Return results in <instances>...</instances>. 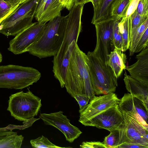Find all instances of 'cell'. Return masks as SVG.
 Listing matches in <instances>:
<instances>
[{
    "mask_svg": "<svg viewBox=\"0 0 148 148\" xmlns=\"http://www.w3.org/2000/svg\"><path fill=\"white\" fill-rule=\"evenodd\" d=\"M119 128L111 131L110 134L105 137L102 143L106 148H118L119 144Z\"/></svg>",
    "mask_w": 148,
    "mask_h": 148,
    "instance_id": "24",
    "label": "cell"
},
{
    "mask_svg": "<svg viewBox=\"0 0 148 148\" xmlns=\"http://www.w3.org/2000/svg\"><path fill=\"white\" fill-rule=\"evenodd\" d=\"M2 60V56L1 54V53L0 52V63L1 62Z\"/></svg>",
    "mask_w": 148,
    "mask_h": 148,
    "instance_id": "39",
    "label": "cell"
},
{
    "mask_svg": "<svg viewBox=\"0 0 148 148\" xmlns=\"http://www.w3.org/2000/svg\"><path fill=\"white\" fill-rule=\"evenodd\" d=\"M41 106V99L28 89L26 92L21 91L11 95L7 110L15 119L25 121L37 115Z\"/></svg>",
    "mask_w": 148,
    "mask_h": 148,
    "instance_id": "6",
    "label": "cell"
},
{
    "mask_svg": "<svg viewBox=\"0 0 148 148\" xmlns=\"http://www.w3.org/2000/svg\"><path fill=\"white\" fill-rule=\"evenodd\" d=\"M64 8L70 11L75 5V0H59Z\"/></svg>",
    "mask_w": 148,
    "mask_h": 148,
    "instance_id": "34",
    "label": "cell"
},
{
    "mask_svg": "<svg viewBox=\"0 0 148 148\" xmlns=\"http://www.w3.org/2000/svg\"><path fill=\"white\" fill-rule=\"evenodd\" d=\"M45 24L34 23L18 33L10 41L9 51L15 55L26 52V49L40 37Z\"/></svg>",
    "mask_w": 148,
    "mask_h": 148,
    "instance_id": "10",
    "label": "cell"
},
{
    "mask_svg": "<svg viewBox=\"0 0 148 148\" xmlns=\"http://www.w3.org/2000/svg\"><path fill=\"white\" fill-rule=\"evenodd\" d=\"M88 69L95 95L114 92L118 86L117 79L111 67L93 52L86 54Z\"/></svg>",
    "mask_w": 148,
    "mask_h": 148,
    "instance_id": "3",
    "label": "cell"
},
{
    "mask_svg": "<svg viewBox=\"0 0 148 148\" xmlns=\"http://www.w3.org/2000/svg\"><path fill=\"white\" fill-rule=\"evenodd\" d=\"M119 106L122 112L130 114L148 130V108L143 101L128 93L120 99Z\"/></svg>",
    "mask_w": 148,
    "mask_h": 148,
    "instance_id": "14",
    "label": "cell"
},
{
    "mask_svg": "<svg viewBox=\"0 0 148 148\" xmlns=\"http://www.w3.org/2000/svg\"><path fill=\"white\" fill-rule=\"evenodd\" d=\"M31 144L35 148H63L70 147H62L56 146L51 142L46 137L42 136L30 141Z\"/></svg>",
    "mask_w": 148,
    "mask_h": 148,
    "instance_id": "25",
    "label": "cell"
},
{
    "mask_svg": "<svg viewBox=\"0 0 148 148\" xmlns=\"http://www.w3.org/2000/svg\"><path fill=\"white\" fill-rule=\"evenodd\" d=\"M63 18L60 16L46 23L40 37L26 49V52L40 59L56 56L65 35V25Z\"/></svg>",
    "mask_w": 148,
    "mask_h": 148,
    "instance_id": "2",
    "label": "cell"
},
{
    "mask_svg": "<svg viewBox=\"0 0 148 148\" xmlns=\"http://www.w3.org/2000/svg\"><path fill=\"white\" fill-rule=\"evenodd\" d=\"M121 19H116L115 20L113 29V42L115 47L121 49L123 51L122 38L118 26Z\"/></svg>",
    "mask_w": 148,
    "mask_h": 148,
    "instance_id": "27",
    "label": "cell"
},
{
    "mask_svg": "<svg viewBox=\"0 0 148 148\" xmlns=\"http://www.w3.org/2000/svg\"><path fill=\"white\" fill-rule=\"evenodd\" d=\"M131 19V37L138 28L148 18V16H142L135 11L130 16Z\"/></svg>",
    "mask_w": 148,
    "mask_h": 148,
    "instance_id": "28",
    "label": "cell"
},
{
    "mask_svg": "<svg viewBox=\"0 0 148 148\" xmlns=\"http://www.w3.org/2000/svg\"><path fill=\"white\" fill-rule=\"evenodd\" d=\"M81 148H106L102 142H83L80 145Z\"/></svg>",
    "mask_w": 148,
    "mask_h": 148,
    "instance_id": "32",
    "label": "cell"
},
{
    "mask_svg": "<svg viewBox=\"0 0 148 148\" xmlns=\"http://www.w3.org/2000/svg\"><path fill=\"white\" fill-rule=\"evenodd\" d=\"M101 0H92V3L94 8V13L97 10L99 6Z\"/></svg>",
    "mask_w": 148,
    "mask_h": 148,
    "instance_id": "36",
    "label": "cell"
},
{
    "mask_svg": "<svg viewBox=\"0 0 148 148\" xmlns=\"http://www.w3.org/2000/svg\"><path fill=\"white\" fill-rule=\"evenodd\" d=\"M40 73L32 67L10 64L0 66V88L22 89L36 82Z\"/></svg>",
    "mask_w": 148,
    "mask_h": 148,
    "instance_id": "4",
    "label": "cell"
},
{
    "mask_svg": "<svg viewBox=\"0 0 148 148\" xmlns=\"http://www.w3.org/2000/svg\"><path fill=\"white\" fill-rule=\"evenodd\" d=\"M148 148V147L146 146L140 144L125 143L119 145L118 148Z\"/></svg>",
    "mask_w": 148,
    "mask_h": 148,
    "instance_id": "35",
    "label": "cell"
},
{
    "mask_svg": "<svg viewBox=\"0 0 148 148\" xmlns=\"http://www.w3.org/2000/svg\"><path fill=\"white\" fill-rule=\"evenodd\" d=\"M63 8L59 0H38L34 17L37 22L46 23L61 16Z\"/></svg>",
    "mask_w": 148,
    "mask_h": 148,
    "instance_id": "15",
    "label": "cell"
},
{
    "mask_svg": "<svg viewBox=\"0 0 148 148\" xmlns=\"http://www.w3.org/2000/svg\"><path fill=\"white\" fill-rule=\"evenodd\" d=\"M148 46V27L143 33L136 48L135 53L140 52Z\"/></svg>",
    "mask_w": 148,
    "mask_h": 148,
    "instance_id": "29",
    "label": "cell"
},
{
    "mask_svg": "<svg viewBox=\"0 0 148 148\" xmlns=\"http://www.w3.org/2000/svg\"><path fill=\"white\" fill-rule=\"evenodd\" d=\"M90 100L84 110L80 113L79 121L82 124L102 112L119 104L120 99L115 93L112 92L99 96H95Z\"/></svg>",
    "mask_w": 148,
    "mask_h": 148,
    "instance_id": "13",
    "label": "cell"
},
{
    "mask_svg": "<svg viewBox=\"0 0 148 148\" xmlns=\"http://www.w3.org/2000/svg\"><path fill=\"white\" fill-rule=\"evenodd\" d=\"M148 27V18L138 28L132 36L129 48L130 56L134 55L138 42L144 32Z\"/></svg>",
    "mask_w": 148,
    "mask_h": 148,
    "instance_id": "23",
    "label": "cell"
},
{
    "mask_svg": "<svg viewBox=\"0 0 148 148\" xmlns=\"http://www.w3.org/2000/svg\"><path fill=\"white\" fill-rule=\"evenodd\" d=\"M108 56V65L118 79L121 76L123 70L126 69V56L121 49L114 47Z\"/></svg>",
    "mask_w": 148,
    "mask_h": 148,
    "instance_id": "18",
    "label": "cell"
},
{
    "mask_svg": "<svg viewBox=\"0 0 148 148\" xmlns=\"http://www.w3.org/2000/svg\"><path fill=\"white\" fill-rule=\"evenodd\" d=\"M84 5V4L75 5L68 14L63 16L65 25V35L59 51L53 56V72L61 63L71 43L74 40L77 42L82 30L81 18Z\"/></svg>",
    "mask_w": 148,
    "mask_h": 148,
    "instance_id": "7",
    "label": "cell"
},
{
    "mask_svg": "<svg viewBox=\"0 0 148 148\" xmlns=\"http://www.w3.org/2000/svg\"><path fill=\"white\" fill-rule=\"evenodd\" d=\"M123 114L119 104L102 112L84 123L85 126L95 127L109 131L117 129L124 124Z\"/></svg>",
    "mask_w": 148,
    "mask_h": 148,
    "instance_id": "11",
    "label": "cell"
},
{
    "mask_svg": "<svg viewBox=\"0 0 148 148\" xmlns=\"http://www.w3.org/2000/svg\"><path fill=\"white\" fill-rule=\"evenodd\" d=\"M124 75L123 80L127 90L143 101L148 108V84L136 80L126 73Z\"/></svg>",
    "mask_w": 148,
    "mask_h": 148,
    "instance_id": "17",
    "label": "cell"
},
{
    "mask_svg": "<svg viewBox=\"0 0 148 148\" xmlns=\"http://www.w3.org/2000/svg\"><path fill=\"white\" fill-rule=\"evenodd\" d=\"M142 16H148V0H139L136 10Z\"/></svg>",
    "mask_w": 148,
    "mask_h": 148,
    "instance_id": "30",
    "label": "cell"
},
{
    "mask_svg": "<svg viewBox=\"0 0 148 148\" xmlns=\"http://www.w3.org/2000/svg\"><path fill=\"white\" fill-rule=\"evenodd\" d=\"M64 87L73 97L86 95L90 100L95 96L85 53L75 41L67 69Z\"/></svg>",
    "mask_w": 148,
    "mask_h": 148,
    "instance_id": "1",
    "label": "cell"
},
{
    "mask_svg": "<svg viewBox=\"0 0 148 148\" xmlns=\"http://www.w3.org/2000/svg\"><path fill=\"white\" fill-rule=\"evenodd\" d=\"M92 0H75V5H77L80 4H82L91 2Z\"/></svg>",
    "mask_w": 148,
    "mask_h": 148,
    "instance_id": "38",
    "label": "cell"
},
{
    "mask_svg": "<svg viewBox=\"0 0 148 148\" xmlns=\"http://www.w3.org/2000/svg\"><path fill=\"white\" fill-rule=\"evenodd\" d=\"M38 0H27L0 24V33L5 36H16L32 24V21Z\"/></svg>",
    "mask_w": 148,
    "mask_h": 148,
    "instance_id": "5",
    "label": "cell"
},
{
    "mask_svg": "<svg viewBox=\"0 0 148 148\" xmlns=\"http://www.w3.org/2000/svg\"><path fill=\"white\" fill-rule=\"evenodd\" d=\"M4 1L10 3L14 5H16L20 3L18 0H3Z\"/></svg>",
    "mask_w": 148,
    "mask_h": 148,
    "instance_id": "37",
    "label": "cell"
},
{
    "mask_svg": "<svg viewBox=\"0 0 148 148\" xmlns=\"http://www.w3.org/2000/svg\"><path fill=\"white\" fill-rule=\"evenodd\" d=\"M16 5L0 0V24L2 21L11 14L19 5Z\"/></svg>",
    "mask_w": 148,
    "mask_h": 148,
    "instance_id": "26",
    "label": "cell"
},
{
    "mask_svg": "<svg viewBox=\"0 0 148 148\" xmlns=\"http://www.w3.org/2000/svg\"><path fill=\"white\" fill-rule=\"evenodd\" d=\"M131 1V0H116L112 7V17L119 20L125 17Z\"/></svg>",
    "mask_w": 148,
    "mask_h": 148,
    "instance_id": "22",
    "label": "cell"
},
{
    "mask_svg": "<svg viewBox=\"0 0 148 148\" xmlns=\"http://www.w3.org/2000/svg\"><path fill=\"white\" fill-rule=\"evenodd\" d=\"M116 0H101L99 6L94 13L91 23L93 24L98 22L113 18L111 14L112 6Z\"/></svg>",
    "mask_w": 148,
    "mask_h": 148,
    "instance_id": "20",
    "label": "cell"
},
{
    "mask_svg": "<svg viewBox=\"0 0 148 148\" xmlns=\"http://www.w3.org/2000/svg\"><path fill=\"white\" fill-rule=\"evenodd\" d=\"M18 0L20 2V3H21L25 1H26L27 0Z\"/></svg>",
    "mask_w": 148,
    "mask_h": 148,
    "instance_id": "40",
    "label": "cell"
},
{
    "mask_svg": "<svg viewBox=\"0 0 148 148\" xmlns=\"http://www.w3.org/2000/svg\"><path fill=\"white\" fill-rule=\"evenodd\" d=\"M78 102L79 106V112L80 113L85 109L88 104L90 99L86 95H77L73 97Z\"/></svg>",
    "mask_w": 148,
    "mask_h": 148,
    "instance_id": "31",
    "label": "cell"
},
{
    "mask_svg": "<svg viewBox=\"0 0 148 148\" xmlns=\"http://www.w3.org/2000/svg\"><path fill=\"white\" fill-rule=\"evenodd\" d=\"M123 40V52L129 49L131 38L130 16L121 18L118 24Z\"/></svg>",
    "mask_w": 148,
    "mask_h": 148,
    "instance_id": "21",
    "label": "cell"
},
{
    "mask_svg": "<svg viewBox=\"0 0 148 148\" xmlns=\"http://www.w3.org/2000/svg\"><path fill=\"white\" fill-rule=\"evenodd\" d=\"M24 137L11 130L0 129V148H20Z\"/></svg>",
    "mask_w": 148,
    "mask_h": 148,
    "instance_id": "19",
    "label": "cell"
},
{
    "mask_svg": "<svg viewBox=\"0 0 148 148\" xmlns=\"http://www.w3.org/2000/svg\"><path fill=\"white\" fill-rule=\"evenodd\" d=\"M136 58L137 61L126 69L133 78L148 84V47L140 51Z\"/></svg>",
    "mask_w": 148,
    "mask_h": 148,
    "instance_id": "16",
    "label": "cell"
},
{
    "mask_svg": "<svg viewBox=\"0 0 148 148\" xmlns=\"http://www.w3.org/2000/svg\"><path fill=\"white\" fill-rule=\"evenodd\" d=\"M116 19L112 18L94 24L97 37L95 48L93 51L101 60L108 64V55L114 47L113 42V27Z\"/></svg>",
    "mask_w": 148,
    "mask_h": 148,
    "instance_id": "8",
    "label": "cell"
},
{
    "mask_svg": "<svg viewBox=\"0 0 148 148\" xmlns=\"http://www.w3.org/2000/svg\"><path fill=\"white\" fill-rule=\"evenodd\" d=\"M122 113L124 123L119 128V145L126 143L140 144L148 147V130L130 114Z\"/></svg>",
    "mask_w": 148,
    "mask_h": 148,
    "instance_id": "9",
    "label": "cell"
},
{
    "mask_svg": "<svg viewBox=\"0 0 148 148\" xmlns=\"http://www.w3.org/2000/svg\"><path fill=\"white\" fill-rule=\"evenodd\" d=\"M139 0H131L125 18L130 17L136 11Z\"/></svg>",
    "mask_w": 148,
    "mask_h": 148,
    "instance_id": "33",
    "label": "cell"
},
{
    "mask_svg": "<svg viewBox=\"0 0 148 148\" xmlns=\"http://www.w3.org/2000/svg\"><path fill=\"white\" fill-rule=\"evenodd\" d=\"M63 112H59L50 113H41L39 116L46 125L52 126L60 131L64 135L66 140L71 143L77 138L82 132L78 127L72 125L70 120Z\"/></svg>",
    "mask_w": 148,
    "mask_h": 148,
    "instance_id": "12",
    "label": "cell"
}]
</instances>
